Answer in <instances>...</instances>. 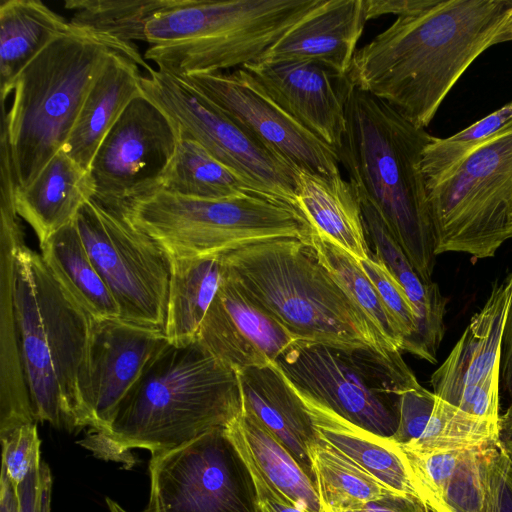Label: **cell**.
<instances>
[{"mask_svg": "<svg viewBox=\"0 0 512 512\" xmlns=\"http://www.w3.org/2000/svg\"><path fill=\"white\" fill-rule=\"evenodd\" d=\"M511 10L512 0H435L357 50L348 76L425 129L467 68L496 44Z\"/></svg>", "mask_w": 512, "mask_h": 512, "instance_id": "1", "label": "cell"}, {"mask_svg": "<svg viewBox=\"0 0 512 512\" xmlns=\"http://www.w3.org/2000/svg\"><path fill=\"white\" fill-rule=\"evenodd\" d=\"M21 223L0 225L1 301L12 314L35 421L81 430L92 318L25 245Z\"/></svg>", "mask_w": 512, "mask_h": 512, "instance_id": "2", "label": "cell"}, {"mask_svg": "<svg viewBox=\"0 0 512 512\" xmlns=\"http://www.w3.org/2000/svg\"><path fill=\"white\" fill-rule=\"evenodd\" d=\"M243 412L238 372L197 341L170 345L146 370L104 431L90 429L79 444L97 458L136 463L132 449L151 455L227 427Z\"/></svg>", "mask_w": 512, "mask_h": 512, "instance_id": "3", "label": "cell"}, {"mask_svg": "<svg viewBox=\"0 0 512 512\" xmlns=\"http://www.w3.org/2000/svg\"><path fill=\"white\" fill-rule=\"evenodd\" d=\"M433 138L385 101L353 86L339 162L426 283L433 282L437 254L422 155Z\"/></svg>", "mask_w": 512, "mask_h": 512, "instance_id": "4", "label": "cell"}, {"mask_svg": "<svg viewBox=\"0 0 512 512\" xmlns=\"http://www.w3.org/2000/svg\"><path fill=\"white\" fill-rule=\"evenodd\" d=\"M222 272L298 341L401 356L320 262L308 242L277 238L222 255Z\"/></svg>", "mask_w": 512, "mask_h": 512, "instance_id": "5", "label": "cell"}, {"mask_svg": "<svg viewBox=\"0 0 512 512\" xmlns=\"http://www.w3.org/2000/svg\"><path fill=\"white\" fill-rule=\"evenodd\" d=\"M114 52L146 72L153 69L136 45L70 23L17 77L8 112L2 103L17 190L28 186L62 150L92 85Z\"/></svg>", "mask_w": 512, "mask_h": 512, "instance_id": "6", "label": "cell"}, {"mask_svg": "<svg viewBox=\"0 0 512 512\" xmlns=\"http://www.w3.org/2000/svg\"><path fill=\"white\" fill-rule=\"evenodd\" d=\"M321 0H184L146 27L144 59L175 76L260 60Z\"/></svg>", "mask_w": 512, "mask_h": 512, "instance_id": "7", "label": "cell"}, {"mask_svg": "<svg viewBox=\"0 0 512 512\" xmlns=\"http://www.w3.org/2000/svg\"><path fill=\"white\" fill-rule=\"evenodd\" d=\"M120 207L173 258L223 255L277 238L307 242L311 235L293 207L258 193L199 199L157 189Z\"/></svg>", "mask_w": 512, "mask_h": 512, "instance_id": "8", "label": "cell"}, {"mask_svg": "<svg viewBox=\"0 0 512 512\" xmlns=\"http://www.w3.org/2000/svg\"><path fill=\"white\" fill-rule=\"evenodd\" d=\"M297 395L360 428L391 438L399 396L419 384L402 356L295 341L275 361Z\"/></svg>", "mask_w": 512, "mask_h": 512, "instance_id": "9", "label": "cell"}, {"mask_svg": "<svg viewBox=\"0 0 512 512\" xmlns=\"http://www.w3.org/2000/svg\"><path fill=\"white\" fill-rule=\"evenodd\" d=\"M428 198L437 255L493 257L512 238V121Z\"/></svg>", "mask_w": 512, "mask_h": 512, "instance_id": "10", "label": "cell"}, {"mask_svg": "<svg viewBox=\"0 0 512 512\" xmlns=\"http://www.w3.org/2000/svg\"><path fill=\"white\" fill-rule=\"evenodd\" d=\"M83 244L114 297L122 320L164 332L171 256L120 206L90 198L75 217Z\"/></svg>", "mask_w": 512, "mask_h": 512, "instance_id": "11", "label": "cell"}, {"mask_svg": "<svg viewBox=\"0 0 512 512\" xmlns=\"http://www.w3.org/2000/svg\"><path fill=\"white\" fill-rule=\"evenodd\" d=\"M141 92L175 124L182 138L196 141L258 194L294 208L299 170L266 147L179 77L152 69Z\"/></svg>", "mask_w": 512, "mask_h": 512, "instance_id": "12", "label": "cell"}, {"mask_svg": "<svg viewBox=\"0 0 512 512\" xmlns=\"http://www.w3.org/2000/svg\"><path fill=\"white\" fill-rule=\"evenodd\" d=\"M143 512H257L250 470L227 427L151 455Z\"/></svg>", "mask_w": 512, "mask_h": 512, "instance_id": "13", "label": "cell"}, {"mask_svg": "<svg viewBox=\"0 0 512 512\" xmlns=\"http://www.w3.org/2000/svg\"><path fill=\"white\" fill-rule=\"evenodd\" d=\"M180 140L173 121L142 92L98 147L89 173L92 198L120 206L156 190Z\"/></svg>", "mask_w": 512, "mask_h": 512, "instance_id": "14", "label": "cell"}, {"mask_svg": "<svg viewBox=\"0 0 512 512\" xmlns=\"http://www.w3.org/2000/svg\"><path fill=\"white\" fill-rule=\"evenodd\" d=\"M177 77L297 170L340 173L337 154L271 100L244 69Z\"/></svg>", "mask_w": 512, "mask_h": 512, "instance_id": "15", "label": "cell"}, {"mask_svg": "<svg viewBox=\"0 0 512 512\" xmlns=\"http://www.w3.org/2000/svg\"><path fill=\"white\" fill-rule=\"evenodd\" d=\"M170 345L163 331L121 318H92L82 428L106 430L126 395Z\"/></svg>", "mask_w": 512, "mask_h": 512, "instance_id": "16", "label": "cell"}, {"mask_svg": "<svg viewBox=\"0 0 512 512\" xmlns=\"http://www.w3.org/2000/svg\"><path fill=\"white\" fill-rule=\"evenodd\" d=\"M241 68L271 100L338 156L346 103L354 86L348 75L310 60H258Z\"/></svg>", "mask_w": 512, "mask_h": 512, "instance_id": "17", "label": "cell"}, {"mask_svg": "<svg viewBox=\"0 0 512 512\" xmlns=\"http://www.w3.org/2000/svg\"><path fill=\"white\" fill-rule=\"evenodd\" d=\"M196 341L239 372L275 363L298 340L222 272L219 288Z\"/></svg>", "mask_w": 512, "mask_h": 512, "instance_id": "18", "label": "cell"}, {"mask_svg": "<svg viewBox=\"0 0 512 512\" xmlns=\"http://www.w3.org/2000/svg\"><path fill=\"white\" fill-rule=\"evenodd\" d=\"M512 300V272L496 280L450 354L431 376L433 393L454 405L461 393L500 375L503 332Z\"/></svg>", "mask_w": 512, "mask_h": 512, "instance_id": "19", "label": "cell"}, {"mask_svg": "<svg viewBox=\"0 0 512 512\" xmlns=\"http://www.w3.org/2000/svg\"><path fill=\"white\" fill-rule=\"evenodd\" d=\"M366 22L364 0H321L260 60H310L348 75Z\"/></svg>", "mask_w": 512, "mask_h": 512, "instance_id": "20", "label": "cell"}, {"mask_svg": "<svg viewBox=\"0 0 512 512\" xmlns=\"http://www.w3.org/2000/svg\"><path fill=\"white\" fill-rule=\"evenodd\" d=\"M243 411L255 417L288 450L316 485L308 449L320 437L292 386L273 363L238 372Z\"/></svg>", "mask_w": 512, "mask_h": 512, "instance_id": "21", "label": "cell"}, {"mask_svg": "<svg viewBox=\"0 0 512 512\" xmlns=\"http://www.w3.org/2000/svg\"><path fill=\"white\" fill-rule=\"evenodd\" d=\"M361 207L366 238L374 250L373 257L403 289L416 314L417 331L407 352L436 363L445 333L448 300L437 283H426L421 279L375 207L362 198Z\"/></svg>", "mask_w": 512, "mask_h": 512, "instance_id": "22", "label": "cell"}, {"mask_svg": "<svg viewBox=\"0 0 512 512\" xmlns=\"http://www.w3.org/2000/svg\"><path fill=\"white\" fill-rule=\"evenodd\" d=\"M400 447L432 512H485L486 463L492 447L430 453Z\"/></svg>", "mask_w": 512, "mask_h": 512, "instance_id": "23", "label": "cell"}, {"mask_svg": "<svg viewBox=\"0 0 512 512\" xmlns=\"http://www.w3.org/2000/svg\"><path fill=\"white\" fill-rule=\"evenodd\" d=\"M294 209L311 233L325 237L359 261L373 257L365 234L360 195L340 173L328 176L299 171Z\"/></svg>", "mask_w": 512, "mask_h": 512, "instance_id": "24", "label": "cell"}, {"mask_svg": "<svg viewBox=\"0 0 512 512\" xmlns=\"http://www.w3.org/2000/svg\"><path fill=\"white\" fill-rule=\"evenodd\" d=\"M139 66L114 52L92 85L62 150L89 171L101 142L141 93Z\"/></svg>", "mask_w": 512, "mask_h": 512, "instance_id": "25", "label": "cell"}, {"mask_svg": "<svg viewBox=\"0 0 512 512\" xmlns=\"http://www.w3.org/2000/svg\"><path fill=\"white\" fill-rule=\"evenodd\" d=\"M93 192L89 171L60 150L28 186L16 191V211L41 244L74 221Z\"/></svg>", "mask_w": 512, "mask_h": 512, "instance_id": "26", "label": "cell"}, {"mask_svg": "<svg viewBox=\"0 0 512 512\" xmlns=\"http://www.w3.org/2000/svg\"><path fill=\"white\" fill-rule=\"evenodd\" d=\"M302 402L322 440L391 490L422 500L398 443L364 430L314 403Z\"/></svg>", "mask_w": 512, "mask_h": 512, "instance_id": "27", "label": "cell"}, {"mask_svg": "<svg viewBox=\"0 0 512 512\" xmlns=\"http://www.w3.org/2000/svg\"><path fill=\"white\" fill-rule=\"evenodd\" d=\"M70 22L39 0L0 3V94L2 103L13 92L22 70Z\"/></svg>", "mask_w": 512, "mask_h": 512, "instance_id": "28", "label": "cell"}, {"mask_svg": "<svg viewBox=\"0 0 512 512\" xmlns=\"http://www.w3.org/2000/svg\"><path fill=\"white\" fill-rule=\"evenodd\" d=\"M221 279L222 255L171 257L164 329L171 345L182 347L196 341Z\"/></svg>", "mask_w": 512, "mask_h": 512, "instance_id": "29", "label": "cell"}, {"mask_svg": "<svg viewBox=\"0 0 512 512\" xmlns=\"http://www.w3.org/2000/svg\"><path fill=\"white\" fill-rule=\"evenodd\" d=\"M40 248L54 278L91 317L120 318L117 303L93 264L75 221L52 234Z\"/></svg>", "mask_w": 512, "mask_h": 512, "instance_id": "30", "label": "cell"}, {"mask_svg": "<svg viewBox=\"0 0 512 512\" xmlns=\"http://www.w3.org/2000/svg\"><path fill=\"white\" fill-rule=\"evenodd\" d=\"M227 430L274 489L292 505L306 512H324L314 482L255 417L243 411Z\"/></svg>", "mask_w": 512, "mask_h": 512, "instance_id": "31", "label": "cell"}, {"mask_svg": "<svg viewBox=\"0 0 512 512\" xmlns=\"http://www.w3.org/2000/svg\"><path fill=\"white\" fill-rule=\"evenodd\" d=\"M157 189L199 199H224L256 193L203 146L182 137Z\"/></svg>", "mask_w": 512, "mask_h": 512, "instance_id": "32", "label": "cell"}, {"mask_svg": "<svg viewBox=\"0 0 512 512\" xmlns=\"http://www.w3.org/2000/svg\"><path fill=\"white\" fill-rule=\"evenodd\" d=\"M308 453L324 512L356 508L397 493L321 438Z\"/></svg>", "mask_w": 512, "mask_h": 512, "instance_id": "33", "label": "cell"}, {"mask_svg": "<svg viewBox=\"0 0 512 512\" xmlns=\"http://www.w3.org/2000/svg\"><path fill=\"white\" fill-rule=\"evenodd\" d=\"M184 0H67L73 12L70 23L99 35L135 45L146 42V27L158 13L181 5Z\"/></svg>", "mask_w": 512, "mask_h": 512, "instance_id": "34", "label": "cell"}, {"mask_svg": "<svg viewBox=\"0 0 512 512\" xmlns=\"http://www.w3.org/2000/svg\"><path fill=\"white\" fill-rule=\"evenodd\" d=\"M320 262L372 323L386 344L401 351V337L360 261L325 237L312 232L308 241Z\"/></svg>", "mask_w": 512, "mask_h": 512, "instance_id": "35", "label": "cell"}, {"mask_svg": "<svg viewBox=\"0 0 512 512\" xmlns=\"http://www.w3.org/2000/svg\"><path fill=\"white\" fill-rule=\"evenodd\" d=\"M499 444V421L473 416L436 396L433 411L419 439L399 445L413 451L430 453L494 447Z\"/></svg>", "mask_w": 512, "mask_h": 512, "instance_id": "36", "label": "cell"}, {"mask_svg": "<svg viewBox=\"0 0 512 512\" xmlns=\"http://www.w3.org/2000/svg\"><path fill=\"white\" fill-rule=\"evenodd\" d=\"M512 121V101L447 138L434 137L422 155L427 190L447 180L476 150Z\"/></svg>", "mask_w": 512, "mask_h": 512, "instance_id": "37", "label": "cell"}, {"mask_svg": "<svg viewBox=\"0 0 512 512\" xmlns=\"http://www.w3.org/2000/svg\"><path fill=\"white\" fill-rule=\"evenodd\" d=\"M360 263L397 327L402 341L401 351L407 352L417 331V318L412 305L403 289L374 257Z\"/></svg>", "mask_w": 512, "mask_h": 512, "instance_id": "38", "label": "cell"}, {"mask_svg": "<svg viewBox=\"0 0 512 512\" xmlns=\"http://www.w3.org/2000/svg\"><path fill=\"white\" fill-rule=\"evenodd\" d=\"M2 446V466L15 487L39 466L41 461L40 445L36 423L19 426L4 435H0Z\"/></svg>", "mask_w": 512, "mask_h": 512, "instance_id": "39", "label": "cell"}, {"mask_svg": "<svg viewBox=\"0 0 512 512\" xmlns=\"http://www.w3.org/2000/svg\"><path fill=\"white\" fill-rule=\"evenodd\" d=\"M436 395L420 384L406 388L399 396V419L391 437L398 444H410L419 439L433 411Z\"/></svg>", "mask_w": 512, "mask_h": 512, "instance_id": "40", "label": "cell"}, {"mask_svg": "<svg viewBox=\"0 0 512 512\" xmlns=\"http://www.w3.org/2000/svg\"><path fill=\"white\" fill-rule=\"evenodd\" d=\"M485 512H512V460L501 444L488 453Z\"/></svg>", "mask_w": 512, "mask_h": 512, "instance_id": "41", "label": "cell"}, {"mask_svg": "<svg viewBox=\"0 0 512 512\" xmlns=\"http://www.w3.org/2000/svg\"><path fill=\"white\" fill-rule=\"evenodd\" d=\"M19 512H49L52 477L48 465L42 462L16 487Z\"/></svg>", "mask_w": 512, "mask_h": 512, "instance_id": "42", "label": "cell"}, {"mask_svg": "<svg viewBox=\"0 0 512 512\" xmlns=\"http://www.w3.org/2000/svg\"><path fill=\"white\" fill-rule=\"evenodd\" d=\"M232 440L241 453L252 475L257 494V512H306L292 505L286 498L276 491L244 448L233 438Z\"/></svg>", "mask_w": 512, "mask_h": 512, "instance_id": "43", "label": "cell"}, {"mask_svg": "<svg viewBox=\"0 0 512 512\" xmlns=\"http://www.w3.org/2000/svg\"><path fill=\"white\" fill-rule=\"evenodd\" d=\"M435 0H364L365 16L367 21L385 14L399 16L420 11Z\"/></svg>", "mask_w": 512, "mask_h": 512, "instance_id": "44", "label": "cell"}, {"mask_svg": "<svg viewBox=\"0 0 512 512\" xmlns=\"http://www.w3.org/2000/svg\"><path fill=\"white\" fill-rule=\"evenodd\" d=\"M500 387L509 394L512 400V300L502 337Z\"/></svg>", "mask_w": 512, "mask_h": 512, "instance_id": "45", "label": "cell"}, {"mask_svg": "<svg viewBox=\"0 0 512 512\" xmlns=\"http://www.w3.org/2000/svg\"><path fill=\"white\" fill-rule=\"evenodd\" d=\"M0 512H19L17 489L2 470L0 474Z\"/></svg>", "mask_w": 512, "mask_h": 512, "instance_id": "46", "label": "cell"}, {"mask_svg": "<svg viewBox=\"0 0 512 512\" xmlns=\"http://www.w3.org/2000/svg\"><path fill=\"white\" fill-rule=\"evenodd\" d=\"M500 444L512 460V403L499 417Z\"/></svg>", "mask_w": 512, "mask_h": 512, "instance_id": "47", "label": "cell"}, {"mask_svg": "<svg viewBox=\"0 0 512 512\" xmlns=\"http://www.w3.org/2000/svg\"><path fill=\"white\" fill-rule=\"evenodd\" d=\"M507 41H512V10L496 38V44Z\"/></svg>", "mask_w": 512, "mask_h": 512, "instance_id": "48", "label": "cell"}, {"mask_svg": "<svg viewBox=\"0 0 512 512\" xmlns=\"http://www.w3.org/2000/svg\"><path fill=\"white\" fill-rule=\"evenodd\" d=\"M106 505L109 512H128L119 503L109 497L106 498Z\"/></svg>", "mask_w": 512, "mask_h": 512, "instance_id": "49", "label": "cell"}]
</instances>
